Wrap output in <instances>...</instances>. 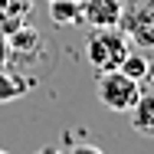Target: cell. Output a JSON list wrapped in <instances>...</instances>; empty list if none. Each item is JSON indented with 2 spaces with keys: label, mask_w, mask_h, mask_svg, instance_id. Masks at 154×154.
<instances>
[{
  "label": "cell",
  "mask_w": 154,
  "mask_h": 154,
  "mask_svg": "<svg viewBox=\"0 0 154 154\" xmlns=\"http://www.w3.org/2000/svg\"><path fill=\"white\" fill-rule=\"evenodd\" d=\"M89 62L95 66V72H112L125 62V56L131 53L128 49V36L118 26H95V33L89 36Z\"/></svg>",
  "instance_id": "1"
},
{
  "label": "cell",
  "mask_w": 154,
  "mask_h": 154,
  "mask_svg": "<svg viewBox=\"0 0 154 154\" xmlns=\"http://www.w3.org/2000/svg\"><path fill=\"white\" fill-rule=\"evenodd\" d=\"M141 95V82L128 79L122 69H112V72H102L98 79V98L102 105H108L112 112H128Z\"/></svg>",
  "instance_id": "2"
},
{
  "label": "cell",
  "mask_w": 154,
  "mask_h": 154,
  "mask_svg": "<svg viewBox=\"0 0 154 154\" xmlns=\"http://www.w3.org/2000/svg\"><path fill=\"white\" fill-rule=\"evenodd\" d=\"M125 36L128 43H138L144 49H154V10L151 7H141V10H131L125 13Z\"/></svg>",
  "instance_id": "3"
},
{
  "label": "cell",
  "mask_w": 154,
  "mask_h": 154,
  "mask_svg": "<svg viewBox=\"0 0 154 154\" xmlns=\"http://www.w3.org/2000/svg\"><path fill=\"white\" fill-rule=\"evenodd\" d=\"M125 17V0H82V20L92 26H118Z\"/></svg>",
  "instance_id": "4"
},
{
  "label": "cell",
  "mask_w": 154,
  "mask_h": 154,
  "mask_svg": "<svg viewBox=\"0 0 154 154\" xmlns=\"http://www.w3.org/2000/svg\"><path fill=\"white\" fill-rule=\"evenodd\" d=\"M128 112H131V128L144 138H154V92H148V95L141 92Z\"/></svg>",
  "instance_id": "5"
},
{
  "label": "cell",
  "mask_w": 154,
  "mask_h": 154,
  "mask_svg": "<svg viewBox=\"0 0 154 154\" xmlns=\"http://www.w3.org/2000/svg\"><path fill=\"white\" fill-rule=\"evenodd\" d=\"M26 13H30V0H0V26L7 33L23 26Z\"/></svg>",
  "instance_id": "6"
},
{
  "label": "cell",
  "mask_w": 154,
  "mask_h": 154,
  "mask_svg": "<svg viewBox=\"0 0 154 154\" xmlns=\"http://www.w3.org/2000/svg\"><path fill=\"white\" fill-rule=\"evenodd\" d=\"M7 46H10L13 56L36 53V49H39V36H36V30H30V26H17V30L7 33Z\"/></svg>",
  "instance_id": "7"
},
{
  "label": "cell",
  "mask_w": 154,
  "mask_h": 154,
  "mask_svg": "<svg viewBox=\"0 0 154 154\" xmlns=\"http://www.w3.org/2000/svg\"><path fill=\"white\" fill-rule=\"evenodd\" d=\"M49 17L59 26H66V23L72 26V23L82 20V3L79 0H49Z\"/></svg>",
  "instance_id": "8"
},
{
  "label": "cell",
  "mask_w": 154,
  "mask_h": 154,
  "mask_svg": "<svg viewBox=\"0 0 154 154\" xmlns=\"http://www.w3.org/2000/svg\"><path fill=\"white\" fill-rule=\"evenodd\" d=\"M26 89H30L26 79H20L17 72L0 69V102H17L20 95H26Z\"/></svg>",
  "instance_id": "9"
},
{
  "label": "cell",
  "mask_w": 154,
  "mask_h": 154,
  "mask_svg": "<svg viewBox=\"0 0 154 154\" xmlns=\"http://www.w3.org/2000/svg\"><path fill=\"white\" fill-rule=\"evenodd\" d=\"M128 79H134V82H144V75H148V69H151V62L144 59V56H138V53H128L125 62L118 66Z\"/></svg>",
  "instance_id": "10"
},
{
  "label": "cell",
  "mask_w": 154,
  "mask_h": 154,
  "mask_svg": "<svg viewBox=\"0 0 154 154\" xmlns=\"http://www.w3.org/2000/svg\"><path fill=\"white\" fill-rule=\"evenodd\" d=\"M69 154H102V151H98L95 144H75V148H72Z\"/></svg>",
  "instance_id": "11"
},
{
  "label": "cell",
  "mask_w": 154,
  "mask_h": 154,
  "mask_svg": "<svg viewBox=\"0 0 154 154\" xmlns=\"http://www.w3.org/2000/svg\"><path fill=\"white\" fill-rule=\"evenodd\" d=\"M33 154H62L59 148H53V144H46V148H39V151H33Z\"/></svg>",
  "instance_id": "12"
},
{
  "label": "cell",
  "mask_w": 154,
  "mask_h": 154,
  "mask_svg": "<svg viewBox=\"0 0 154 154\" xmlns=\"http://www.w3.org/2000/svg\"><path fill=\"white\" fill-rule=\"evenodd\" d=\"M0 154H7V151H0Z\"/></svg>",
  "instance_id": "13"
},
{
  "label": "cell",
  "mask_w": 154,
  "mask_h": 154,
  "mask_svg": "<svg viewBox=\"0 0 154 154\" xmlns=\"http://www.w3.org/2000/svg\"><path fill=\"white\" fill-rule=\"evenodd\" d=\"M79 3H82V0H79Z\"/></svg>",
  "instance_id": "14"
}]
</instances>
